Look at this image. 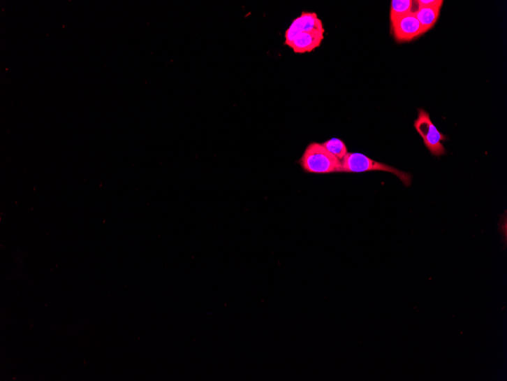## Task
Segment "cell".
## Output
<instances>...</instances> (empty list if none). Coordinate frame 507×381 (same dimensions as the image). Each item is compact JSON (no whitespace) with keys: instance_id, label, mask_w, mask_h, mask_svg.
<instances>
[{"instance_id":"cell-1","label":"cell","mask_w":507,"mask_h":381,"mask_svg":"<svg viewBox=\"0 0 507 381\" xmlns=\"http://www.w3.org/2000/svg\"><path fill=\"white\" fill-rule=\"evenodd\" d=\"M299 163L305 172L311 174L340 173L342 167L341 161L318 143H311L307 146Z\"/></svg>"},{"instance_id":"cell-2","label":"cell","mask_w":507,"mask_h":381,"mask_svg":"<svg viewBox=\"0 0 507 381\" xmlns=\"http://www.w3.org/2000/svg\"><path fill=\"white\" fill-rule=\"evenodd\" d=\"M341 163H342L341 172L386 171L398 177L406 186H409L411 182H412V176L407 174V173L388 166L386 164L374 161L362 153H347L343 160L341 161Z\"/></svg>"},{"instance_id":"cell-3","label":"cell","mask_w":507,"mask_h":381,"mask_svg":"<svg viewBox=\"0 0 507 381\" xmlns=\"http://www.w3.org/2000/svg\"><path fill=\"white\" fill-rule=\"evenodd\" d=\"M414 127L416 131L422 138L427 149L435 157H441L446 152L443 141L447 138L439 132L432 123L430 115L424 109L418 110V118L415 120Z\"/></svg>"},{"instance_id":"cell-4","label":"cell","mask_w":507,"mask_h":381,"mask_svg":"<svg viewBox=\"0 0 507 381\" xmlns=\"http://www.w3.org/2000/svg\"><path fill=\"white\" fill-rule=\"evenodd\" d=\"M393 37L399 43L413 41L424 34L422 25L413 13L400 17L391 23Z\"/></svg>"},{"instance_id":"cell-5","label":"cell","mask_w":507,"mask_h":381,"mask_svg":"<svg viewBox=\"0 0 507 381\" xmlns=\"http://www.w3.org/2000/svg\"><path fill=\"white\" fill-rule=\"evenodd\" d=\"M323 24L318 18L316 13H302V15L293 20L290 27L285 33L284 45L288 47L291 45L297 34L312 30H323Z\"/></svg>"},{"instance_id":"cell-6","label":"cell","mask_w":507,"mask_h":381,"mask_svg":"<svg viewBox=\"0 0 507 381\" xmlns=\"http://www.w3.org/2000/svg\"><path fill=\"white\" fill-rule=\"evenodd\" d=\"M325 31L323 29L300 33L297 34L288 47L297 54L309 53L321 46Z\"/></svg>"},{"instance_id":"cell-7","label":"cell","mask_w":507,"mask_h":381,"mask_svg":"<svg viewBox=\"0 0 507 381\" xmlns=\"http://www.w3.org/2000/svg\"><path fill=\"white\" fill-rule=\"evenodd\" d=\"M443 6L418 8L414 12L417 20L421 24L424 34L430 31L439 18Z\"/></svg>"},{"instance_id":"cell-8","label":"cell","mask_w":507,"mask_h":381,"mask_svg":"<svg viewBox=\"0 0 507 381\" xmlns=\"http://www.w3.org/2000/svg\"><path fill=\"white\" fill-rule=\"evenodd\" d=\"M414 1L412 0H392L390 7V22L400 17L413 13Z\"/></svg>"},{"instance_id":"cell-9","label":"cell","mask_w":507,"mask_h":381,"mask_svg":"<svg viewBox=\"0 0 507 381\" xmlns=\"http://www.w3.org/2000/svg\"><path fill=\"white\" fill-rule=\"evenodd\" d=\"M322 145L325 147L328 152L335 155L340 161H342L348 153L345 143L339 140V138H332L330 140L323 143Z\"/></svg>"},{"instance_id":"cell-10","label":"cell","mask_w":507,"mask_h":381,"mask_svg":"<svg viewBox=\"0 0 507 381\" xmlns=\"http://www.w3.org/2000/svg\"><path fill=\"white\" fill-rule=\"evenodd\" d=\"M418 8L432 7L435 6H443V0H418L415 2Z\"/></svg>"}]
</instances>
